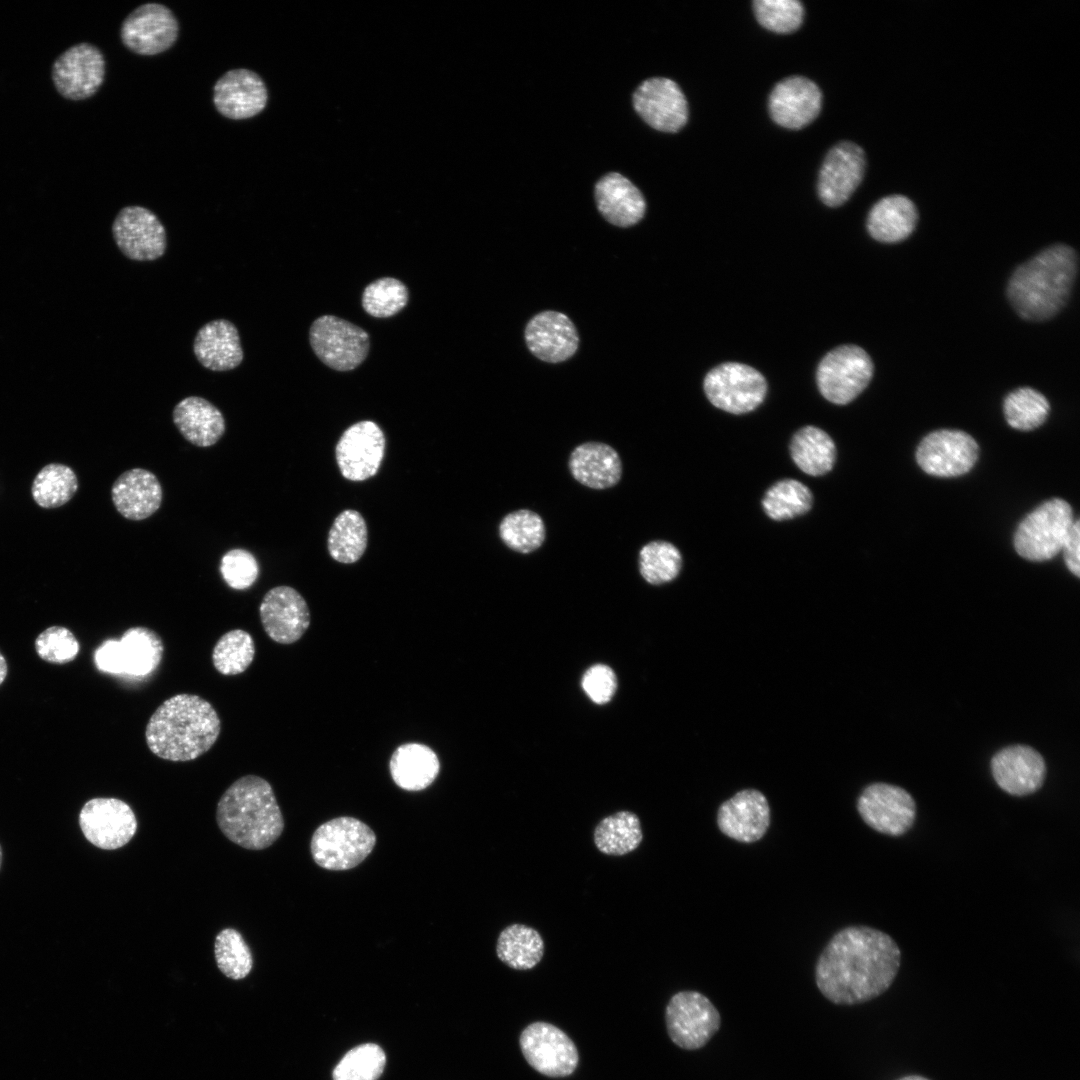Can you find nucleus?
<instances>
[{"label":"nucleus","mask_w":1080,"mask_h":1080,"mask_svg":"<svg viewBox=\"0 0 1080 1080\" xmlns=\"http://www.w3.org/2000/svg\"><path fill=\"white\" fill-rule=\"evenodd\" d=\"M901 950L887 933L868 926H849L827 943L815 966L821 994L836 1005L871 1001L893 984Z\"/></svg>","instance_id":"obj_1"},{"label":"nucleus","mask_w":1080,"mask_h":1080,"mask_svg":"<svg viewBox=\"0 0 1080 1080\" xmlns=\"http://www.w3.org/2000/svg\"><path fill=\"white\" fill-rule=\"evenodd\" d=\"M221 721L215 708L195 694H177L162 702L149 718L145 740L157 757L185 762L200 757L217 741Z\"/></svg>","instance_id":"obj_2"},{"label":"nucleus","mask_w":1080,"mask_h":1080,"mask_svg":"<svg viewBox=\"0 0 1080 1080\" xmlns=\"http://www.w3.org/2000/svg\"><path fill=\"white\" fill-rule=\"evenodd\" d=\"M1077 267L1076 252L1064 244L1050 246L1020 265L1007 286L1017 314L1029 321L1055 316L1070 297Z\"/></svg>","instance_id":"obj_3"},{"label":"nucleus","mask_w":1080,"mask_h":1080,"mask_svg":"<svg viewBox=\"0 0 1080 1080\" xmlns=\"http://www.w3.org/2000/svg\"><path fill=\"white\" fill-rule=\"evenodd\" d=\"M219 829L231 842L249 850H263L282 834L284 819L270 783L257 775L234 781L216 807Z\"/></svg>","instance_id":"obj_4"},{"label":"nucleus","mask_w":1080,"mask_h":1080,"mask_svg":"<svg viewBox=\"0 0 1080 1080\" xmlns=\"http://www.w3.org/2000/svg\"><path fill=\"white\" fill-rule=\"evenodd\" d=\"M374 831L364 822L349 816L321 824L311 838L315 863L327 870L342 871L356 867L372 852Z\"/></svg>","instance_id":"obj_5"},{"label":"nucleus","mask_w":1080,"mask_h":1080,"mask_svg":"<svg viewBox=\"0 0 1080 1080\" xmlns=\"http://www.w3.org/2000/svg\"><path fill=\"white\" fill-rule=\"evenodd\" d=\"M1073 523L1071 506L1065 500L1045 501L1019 524L1014 547L1027 560H1049L1062 550Z\"/></svg>","instance_id":"obj_6"},{"label":"nucleus","mask_w":1080,"mask_h":1080,"mask_svg":"<svg viewBox=\"0 0 1080 1080\" xmlns=\"http://www.w3.org/2000/svg\"><path fill=\"white\" fill-rule=\"evenodd\" d=\"M164 645L152 629L135 626L122 637L104 641L95 651L94 661L101 672L130 677H144L161 663Z\"/></svg>","instance_id":"obj_7"},{"label":"nucleus","mask_w":1080,"mask_h":1080,"mask_svg":"<svg viewBox=\"0 0 1080 1080\" xmlns=\"http://www.w3.org/2000/svg\"><path fill=\"white\" fill-rule=\"evenodd\" d=\"M669 1038L685 1050L703 1048L719 1031L721 1015L712 1001L698 991L675 993L665 1010Z\"/></svg>","instance_id":"obj_8"},{"label":"nucleus","mask_w":1080,"mask_h":1080,"mask_svg":"<svg viewBox=\"0 0 1080 1080\" xmlns=\"http://www.w3.org/2000/svg\"><path fill=\"white\" fill-rule=\"evenodd\" d=\"M873 363L865 350L842 345L828 352L819 363L817 383L830 402L844 405L855 399L869 384Z\"/></svg>","instance_id":"obj_9"},{"label":"nucleus","mask_w":1080,"mask_h":1080,"mask_svg":"<svg viewBox=\"0 0 1080 1080\" xmlns=\"http://www.w3.org/2000/svg\"><path fill=\"white\" fill-rule=\"evenodd\" d=\"M317 357L337 371H350L367 357L369 335L359 326L332 315L317 318L309 332Z\"/></svg>","instance_id":"obj_10"},{"label":"nucleus","mask_w":1080,"mask_h":1080,"mask_svg":"<svg viewBox=\"0 0 1080 1080\" xmlns=\"http://www.w3.org/2000/svg\"><path fill=\"white\" fill-rule=\"evenodd\" d=\"M704 390L709 401L717 408L732 414H743L763 402L767 384L756 369L728 362L713 368L706 375Z\"/></svg>","instance_id":"obj_11"},{"label":"nucleus","mask_w":1080,"mask_h":1080,"mask_svg":"<svg viewBox=\"0 0 1080 1080\" xmlns=\"http://www.w3.org/2000/svg\"><path fill=\"white\" fill-rule=\"evenodd\" d=\"M857 811L873 830L899 837L913 827L917 807L915 800L905 789L878 782L868 785L860 794Z\"/></svg>","instance_id":"obj_12"},{"label":"nucleus","mask_w":1080,"mask_h":1080,"mask_svg":"<svg viewBox=\"0 0 1080 1080\" xmlns=\"http://www.w3.org/2000/svg\"><path fill=\"white\" fill-rule=\"evenodd\" d=\"M521 1051L539 1073L549 1077H565L574 1072L578 1052L566 1033L546 1022L528 1025L520 1035Z\"/></svg>","instance_id":"obj_13"},{"label":"nucleus","mask_w":1080,"mask_h":1080,"mask_svg":"<svg viewBox=\"0 0 1080 1080\" xmlns=\"http://www.w3.org/2000/svg\"><path fill=\"white\" fill-rule=\"evenodd\" d=\"M80 828L94 846L115 850L126 845L135 835L137 819L131 807L117 798L88 800L79 814Z\"/></svg>","instance_id":"obj_14"},{"label":"nucleus","mask_w":1080,"mask_h":1080,"mask_svg":"<svg viewBox=\"0 0 1080 1080\" xmlns=\"http://www.w3.org/2000/svg\"><path fill=\"white\" fill-rule=\"evenodd\" d=\"M978 444L964 431L937 430L920 442L916 460L927 474L956 477L970 471L978 459Z\"/></svg>","instance_id":"obj_15"},{"label":"nucleus","mask_w":1080,"mask_h":1080,"mask_svg":"<svg viewBox=\"0 0 1080 1080\" xmlns=\"http://www.w3.org/2000/svg\"><path fill=\"white\" fill-rule=\"evenodd\" d=\"M178 32V21L168 7L160 3H146L135 8L124 19L120 37L130 51L152 56L173 46Z\"/></svg>","instance_id":"obj_16"},{"label":"nucleus","mask_w":1080,"mask_h":1080,"mask_svg":"<svg viewBox=\"0 0 1080 1080\" xmlns=\"http://www.w3.org/2000/svg\"><path fill=\"white\" fill-rule=\"evenodd\" d=\"M112 234L120 251L131 260L153 261L166 251V230L145 207L122 208L113 221Z\"/></svg>","instance_id":"obj_17"},{"label":"nucleus","mask_w":1080,"mask_h":1080,"mask_svg":"<svg viewBox=\"0 0 1080 1080\" xmlns=\"http://www.w3.org/2000/svg\"><path fill=\"white\" fill-rule=\"evenodd\" d=\"M384 453V433L369 420L348 427L335 448L338 468L342 476L351 481H364L376 475Z\"/></svg>","instance_id":"obj_18"},{"label":"nucleus","mask_w":1080,"mask_h":1080,"mask_svg":"<svg viewBox=\"0 0 1080 1080\" xmlns=\"http://www.w3.org/2000/svg\"><path fill=\"white\" fill-rule=\"evenodd\" d=\"M105 60L102 52L90 43H79L62 53L52 67V79L58 92L72 100L86 99L97 92L104 81Z\"/></svg>","instance_id":"obj_19"},{"label":"nucleus","mask_w":1080,"mask_h":1080,"mask_svg":"<svg viewBox=\"0 0 1080 1080\" xmlns=\"http://www.w3.org/2000/svg\"><path fill=\"white\" fill-rule=\"evenodd\" d=\"M262 627L276 643L292 644L298 641L310 625V611L306 600L293 587L280 585L270 589L259 606Z\"/></svg>","instance_id":"obj_20"},{"label":"nucleus","mask_w":1080,"mask_h":1080,"mask_svg":"<svg viewBox=\"0 0 1080 1080\" xmlns=\"http://www.w3.org/2000/svg\"><path fill=\"white\" fill-rule=\"evenodd\" d=\"M633 106L652 128L674 133L688 119V104L680 87L668 78L645 80L633 94Z\"/></svg>","instance_id":"obj_21"},{"label":"nucleus","mask_w":1080,"mask_h":1080,"mask_svg":"<svg viewBox=\"0 0 1080 1080\" xmlns=\"http://www.w3.org/2000/svg\"><path fill=\"white\" fill-rule=\"evenodd\" d=\"M865 154L852 142H840L826 155L818 178V194L824 204L837 207L846 202L862 181Z\"/></svg>","instance_id":"obj_22"},{"label":"nucleus","mask_w":1080,"mask_h":1080,"mask_svg":"<svg viewBox=\"0 0 1080 1080\" xmlns=\"http://www.w3.org/2000/svg\"><path fill=\"white\" fill-rule=\"evenodd\" d=\"M524 339L530 352L547 363L564 362L573 357L579 347L574 323L566 314L554 310L534 315L526 324Z\"/></svg>","instance_id":"obj_23"},{"label":"nucleus","mask_w":1080,"mask_h":1080,"mask_svg":"<svg viewBox=\"0 0 1080 1080\" xmlns=\"http://www.w3.org/2000/svg\"><path fill=\"white\" fill-rule=\"evenodd\" d=\"M268 91L262 78L254 71L238 68L224 73L213 87V103L226 118L243 120L264 110Z\"/></svg>","instance_id":"obj_24"},{"label":"nucleus","mask_w":1080,"mask_h":1080,"mask_svg":"<svg viewBox=\"0 0 1080 1080\" xmlns=\"http://www.w3.org/2000/svg\"><path fill=\"white\" fill-rule=\"evenodd\" d=\"M997 785L1013 796H1027L1038 791L1046 777L1042 755L1026 745H1012L998 751L991 760Z\"/></svg>","instance_id":"obj_25"},{"label":"nucleus","mask_w":1080,"mask_h":1080,"mask_svg":"<svg viewBox=\"0 0 1080 1080\" xmlns=\"http://www.w3.org/2000/svg\"><path fill=\"white\" fill-rule=\"evenodd\" d=\"M770 824V807L765 795L745 789L723 802L717 812L719 830L738 842L760 840Z\"/></svg>","instance_id":"obj_26"},{"label":"nucleus","mask_w":1080,"mask_h":1080,"mask_svg":"<svg viewBox=\"0 0 1080 1080\" xmlns=\"http://www.w3.org/2000/svg\"><path fill=\"white\" fill-rule=\"evenodd\" d=\"M822 94L818 86L802 76L781 80L769 96L772 119L788 129H801L819 114Z\"/></svg>","instance_id":"obj_27"},{"label":"nucleus","mask_w":1080,"mask_h":1080,"mask_svg":"<svg viewBox=\"0 0 1080 1080\" xmlns=\"http://www.w3.org/2000/svg\"><path fill=\"white\" fill-rule=\"evenodd\" d=\"M111 499L117 512L124 518L141 521L161 507L162 486L153 472L143 468L129 469L113 483Z\"/></svg>","instance_id":"obj_28"},{"label":"nucleus","mask_w":1080,"mask_h":1080,"mask_svg":"<svg viewBox=\"0 0 1080 1080\" xmlns=\"http://www.w3.org/2000/svg\"><path fill=\"white\" fill-rule=\"evenodd\" d=\"M597 209L606 221L618 227H630L644 216L646 202L640 190L623 175L612 172L595 185Z\"/></svg>","instance_id":"obj_29"},{"label":"nucleus","mask_w":1080,"mask_h":1080,"mask_svg":"<svg viewBox=\"0 0 1080 1080\" xmlns=\"http://www.w3.org/2000/svg\"><path fill=\"white\" fill-rule=\"evenodd\" d=\"M568 468L580 484L602 490L615 486L622 477V461L610 445L589 441L576 446L570 453Z\"/></svg>","instance_id":"obj_30"},{"label":"nucleus","mask_w":1080,"mask_h":1080,"mask_svg":"<svg viewBox=\"0 0 1080 1080\" xmlns=\"http://www.w3.org/2000/svg\"><path fill=\"white\" fill-rule=\"evenodd\" d=\"M199 363L212 371H229L242 363L244 354L236 326L226 319L203 325L193 343Z\"/></svg>","instance_id":"obj_31"},{"label":"nucleus","mask_w":1080,"mask_h":1080,"mask_svg":"<svg viewBox=\"0 0 1080 1080\" xmlns=\"http://www.w3.org/2000/svg\"><path fill=\"white\" fill-rule=\"evenodd\" d=\"M172 419L184 439L201 448L215 445L226 430L222 412L198 396H189L178 402L173 409Z\"/></svg>","instance_id":"obj_32"},{"label":"nucleus","mask_w":1080,"mask_h":1080,"mask_svg":"<svg viewBox=\"0 0 1080 1080\" xmlns=\"http://www.w3.org/2000/svg\"><path fill=\"white\" fill-rule=\"evenodd\" d=\"M395 784L406 791H421L431 785L440 772L436 753L420 743H405L393 752L389 762Z\"/></svg>","instance_id":"obj_33"},{"label":"nucleus","mask_w":1080,"mask_h":1080,"mask_svg":"<svg viewBox=\"0 0 1080 1080\" xmlns=\"http://www.w3.org/2000/svg\"><path fill=\"white\" fill-rule=\"evenodd\" d=\"M917 218V209L909 198L899 194L889 195L871 208L867 229L877 241L896 243L913 232Z\"/></svg>","instance_id":"obj_34"},{"label":"nucleus","mask_w":1080,"mask_h":1080,"mask_svg":"<svg viewBox=\"0 0 1080 1080\" xmlns=\"http://www.w3.org/2000/svg\"><path fill=\"white\" fill-rule=\"evenodd\" d=\"M544 941L533 927L514 923L498 935L496 954L501 962L514 970L534 968L544 956Z\"/></svg>","instance_id":"obj_35"},{"label":"nucleus","mask_w":1080,"mask_h":1080,"mask_svg":"<svg viewBox=\"0 0 1080 1080\" xmlns=\"http://www.w3.org/2000/svg\"><path fill=\"white\" fill-rule=\"evenodd\" d=\"M643 840L639 817L621 810L601 819L593 831L596 848L603 854L623 856L636 850Z\"/></svg>","instance_id":"obj_36"},{"label":"nucleus","mask_w":1080,"mask_h":1080,"mask_svg":"<svg viewBox=\"0 0 1080 1080\" xmlns=\"http://www.w3.org/2000/svg\"><path fill=\"white\" fill-rule=\"evenodd\" d=\"M790 452L795 464L811 476L829 472L836 457L833 440L826 432L814 426H805L794 434Z\"/></svg>","instance_id":"obj_37"},{"label":"nucleus","mask_w":1080,"mask_h":1080,"mask_svg":"<svg viewBox=\"0 0 1080 1080\" xmlns=\"http://www.w3.org/2000/svg\"><path fill=\"white\" fill-rule=\"evenodd\" d=\"M367 543V525L360 512L347 509L334 519L328 533L327 548L335 561L344 564L358 561Z\"/></svg>","instance_id":"obj_38"},{"label":"nucleus","mask_w":1080,"mask_h":1080,"mask_svg":"<svg viewBox=\"0 0 1080 1080\" xmlns=\"http://www.w3.org/2000/svg\"><path fill=\"white\" fill-rule=\"evenodd\" d=\"M499 537L511 550L529 554L539 549L546 538L542 517L528 509H520L503 517L498 528Z\"/></svg>","instance_id":"obj_39"},{"label":"nucleus","mask_w":1080,"mask_h":1080,"mask_svg":"<svg viewBox=\"0 0 1080 1080\" xmlns=\"http://www.w3.org/2000/svg\"><path fill=\"white\" fill-rule=\"evenodd\" d=\"M78 490V478L67 465L50 463L35 476L31 493L37 505L46 509L60 507L70 501Z\"/></svg>","instance_id":"obj_40"},{"label":"nucleus","mask_w":1080,"mask_h":1080,"mask_svg":"<svg viewBox=\"0 0 1080 1080\" xmlns=\"http://www.w3.org/2000/svg\"><path fill=\"white\" fill-rule=\"evenodd\" d=\"M812 505L807 486L795 479H784L771 486L764 495L762 507L773 520L781 521L806 513Z\"/></svg>","instance_id":"obj_41"},{"label":"nucleus","mask_w":1080,"mask_h":1080,"mask_svg":"<svg viewBox=\"0 0 1080 1080\" xmlns=\"http://www.w3.org/2000/svg\"><path fill=\"white\" fill-rule=\"evenodd\" d=\"M639 572L651 585H661L674 580L680 573L682 556L670 542L655 540L645 544L639 551Z\"/></svg>","instance_id":"obj_42"},{"label":"nucleus","mask_w":1080,"mask_h":1080,"mask_svg":"<svg viewBox=\"0 0 1080 1080\" xmlns=\"http://www.w3.org/2000/svg\"><path fill=\"white\" fill-rule=\"evenodd\" d=\"M255 643L245 630L234 629L223 634L212 651L215 669L226 676L243 673L253 662Z\"/></svg>","instance_id":"obj_43"},{"label":"nucleus","mask_w":1080,"mask_h":1080,"mask_svg":"<svg viewBox=\"0 0 1080 1080\" xmlns=\"http://www.w3.org/2000/svg\"><path fill=\"white\" fill-rule=\"evenodd\" d=\"M1049 402L1040 392L1029 388H1018L1009 393L1003 403L1007 423L1017 430H1033L1046 420Z\"/></svg>","instance_id":"obj_44"},{"label":"nucleus","mask_w":1080,"mask_h":1080,"mask_svg":"<svg viewBox=\"0 0 1080 1080\" xmlns=\"http://www.w3.org/2000/svg\"><path fill=\"white\" fill-rule=\"evenodd\" d=\"M214 955L219 970L230 979H243L252 970L251 950L236 929L225 928L217 934Z\"/></svg>","instance_id":"obj_45"},{"label":"nucleus","mask_w":1080,"mask_h":1080,"mask_svg":"<svg viewBox=\"0 0 1080 1080\" xmlns=\"http://www.w3.org/2000/svg\"><path fill=\"white\" fill-rule=\"evenodd\" d=\"M382 1048L366 1043L349 1050L333 1070V1080H377L385 1067Z\"/></svg>","instance_id":"obj_46"},{"label":"nucleus","mask_w":1080,"mask_h":1080,"mask_svg":"<svg viewBox=\"0 0 1080 1080\" xmlns=\"http://www.w3.org/2000/svg\"><path fill=\"white\" fill-rule=\"evenodd\" d=\"M408 290L400 280L380 278L363 291L362 307L371 316L388 318L400 312L408 302Z\"/></svg>","instance_id":"obj_47"},{"label":"nucleus","mask_w":1080,"mask_h":1080,"mask_svg":"<svg viewBox=\"0 0 1080 1080\" xmlns=\"http://www.w3.org/2000/svg\"><path fill=\"white\" fill-rule=\"evenodd\" d=\"M753 8L758 22L776 33H790L802 23L804 9L797 0H755Z\"/></svg>","instance_id":"obj_48"},{"label":"nucleus","mask_w":1080,"mask_h":1080,"mask_svg":"<svg viewBox=\"0 0 1080 1080\" xmlns=\"http://www.w3.org/2000/svg\"><path fill=\"white\" fill-rule=\"evenodd\" d=\"M80 645L74 634L62 626L45 629L35 640V650L43 660L64 664L71 662L79 653Z\"/></svg>","instance_id":"obj_49"},{"label":"nucleus","mask_w":1080,"mask_h":1080,"mask_svg":"<svg viewBox=\"0 0 1080 1080\" xmlns=\"http://www.w3.org/2000/svg\"><path fill=\"white\" fill-rule=\"evenodd\" d=\"M220 572L226 584L235 590L250 588L258 579L259 565L255 556L241 548L227 551L221 558Z\"/></svg>","instance_id":"obj_50"},{"label":"nucleus","mask_w":1080,"mask_h":1080,"mask_svg":"<svg viewBox=\"0 0 1080 1080\" xmlns=\"http://www.w3.org/2000/svg\"><path fill=\"white\" fill-rule=\"evenodd\" d=\"M582 688L596 704H605L614 696L617 681L614 671L605 664H596L586 670L582 677Z\"/></svg>","instance_id":"obj_51"},{"label":"nucleus","mask_w":1080,"mask_h":1080,"mask_svg":"<svg viewBox=\"0 0 1080 1080\" xmlns=\"http://www.w3.org/2000/svg\"><path fill=\"white\" fill-rule=\"evenodd\" d=\"M1074 521L1063 545L1064 560L1067 568L1076 577L1080 576V525Z\"/></svg>","instance_id":"obj_52"},{"label":"nucleus","mask_w":1080,"mask_h":1080,"mask_svg":"<svg viewBox=\"0 0 1080 1080\" xmlns=\"http://www.w3.org/2000/svg\"><path fill=\"white\" fill-rule=\"evenodd\" d=\"M8 668L4 656L0 653V685L3 683L7 676Z\"/></svg>","instance_id":"obj_53"},{"label":"nucleus","mask_w":1080,"mask_h":1080,"mask_svg":"<svg viewBox=\"0 0 1080 1080\" xmlns=\"http://www.w3.org/2000/svg\"><path fill=\"white\" fill-rule=\"evenodd\" d=\"M896 1080H931V1079H929L927 1077H924L922 1075L910 1074V1075H905L903 1077H900V1078H898Z\"/></svg>","instance_id":"obj_54"},{"label":"nucleus","mask_w":1080,"mask_h":1080,"mask_svg":"<svg viewBox=\"0 0 1080 1080\" xmlns=\"http://www.w3.org/2000/svg\"><path fill=\"white\" fill-rule=\"evenodd\" d=\"M1 863H2V849H1V846H0V867H1Z\"/></svg>","instance_id":"obj_55"}]
</instances>
